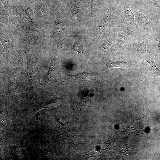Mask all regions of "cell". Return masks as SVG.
I'll use <instances>...</instances> for the list:
<instances>
[{
	"instance_id": "6da1fadb",
	"label": "cell",
	"mask_w": 160,
	"mask_h": 160,
	"mask_svg": "<svg viewBox=\"0 0 160 160\" xmlns=\"http://www.w3.org/2000/svg\"><path fill=\"white\" fill-rule=\"evenodd\" d=\"M111 17V11L109 9L94 31L93 36V40L94 42L96 43L97 42L101 35L106 28Z\"/></svg>"
},
{
	"instance_id": "7a4b0ae2",
	"label": "cell",
	"mask_w": 160,
	"mask_h": 160,
	"mask_svg": "<svg viewBox=\"0 0 160 160\" xmlns=\"http://www.w3.org/2000/svg\"><path fill=\"white\" fill-rule=\"evenodd\" d=\"M64 25L63 22L58 14L56 15V18L54 24L52 36L54 39L58 43L63 41Z\"/></svg>"
},
{
	"instance_id": "3957f363",
	"label": "cell",
	"mask_w": 160,
	"mask_h": 160,
	"mask_svg": "<svg viewBox=\"0 0 160 160\" xmlns=\"http://www.w3.org/2000/svg\"><path fill=\"white\" fill-rule=\"evenodd\" d=\"M98 74L84 72L79 73L76 75H72L71 76L79 84H85L92 81Z\"/></svg>"
},
{
	"instance_id": "277c9868",
	"label": "cell",
	"mask_w": 160,
	"mask_h": 160,
	"mask_svg": "<svg viewBox=\"0 0 160 160\" xmlns=\"http://www.w3.org/2000/svg\"><path fill=\"white\" fill-rule=\"evenodd\" d=\"M96 64L101 65L104 68H106L114 67L126 68H128L129 66V63L128 62L123 61L113 62L109 61L98 63Z\"/></svg>"
},
{
	"instance_id": "5b68a950",
	"label": "cell",
	"mask_w": 160,
	"mask_h": 160,
	"mask_svg": "<svg viewBox=\"0 0 160 160\" xmlns=\"http://www.w3.org/2000/svg\"><path fill=\"white\" fill-rule=\"evenodd\" d=\"M123 17L125 20L132 27H135L134 15L128 6L125 7L123 9Z\"/></svg>"
},
{
	"instance_id": "8992f818",
	"label": "cell",
	"mask_w": 160,
	"mask_h": 160,
	"mask_svg": "<svg viewBox=\"0 0 160 160\" xmlns=\"http://www.w3.org/2000/svg\"><path fill=\"white\" fill-rule=\"evenodd\" d=\"M73 50L75 53L78 55L81 56H86L84 49L83 42L78 36L76 37L73 47Z\"/></svg>"
},
{
	"instance_id": "52a82bcc",
	"label": "cell",
	"mask_w": 160,
	"mask_h": 160,
	"mask_svg": "<svg viewBox=\"0 0 160 160\" xmlns=\"http://www.w3.org/2000/svg\"><path fill=\"white\" fill-rule=\"evenodd\" d=\"M145 66L149 70L160 76V70L157 67L154 60L148 59L145 62Z\"/></svg>"
},
{
	"instance_id": "ba28073f",
	"label": "cell",
	"mask_w": 160,
	"mask_h": 160,
	"mask_svg": "<svg viewBox=\"0 0 160 160\" xmlns=\"http://www.w3.org/2000/svg\"><path fill=\"white\" fill-rule=\"evenodd\" d=\"M137 18L140 23L145 28L148 30L149 23L146 15L143 13H139L137 15Z\"/></svg>"
},
{
	"instance_id": "9c48e42d",
	"label": "cell",
	"mask_w": 160,
	"mask_h": 160,
	"mask_svg": "<svg viewBox=\"0 0 160 160\" xmlns=\"http://www.w3.org/2000/svg\"><path fill=\"white\" fill-rule=\"evenodd\" d=\"M113 42V40L111 37L110 36H105L104 42L102 45L99 47L100 50L105 51L108 49L111 45Z\"/></svg>"
},
{
	"instance_id": "30bf717a",
	"label": "cell",
	"mask_w": 160,
	"mask_h": 160,
	"mask_svg": "<svg viewBox=\"0 0 160 160\" xmlns=\"http://www.w3.org/2000/svg\"><path fill=\"white\" fill-rule=\"evenodd\" d=\"M117 38L118 41L120 43L124 44L128 41L129 36L124 33H119L117 36Z\"/></svg>"
},
{
	"instance_id": "8fae6325",
	"label": "cell",
	"mask_w": 160,
	"mask_h": 160,
	"mask_svg": "<svg viewBox=\"0 0 160 160\" xmlns=\"http://www.w3.org/2000/svg\"><path fill=\"white\" fill-rule=\"evenodd\" d=\"M146 45L142 43H137L135 45V48L136 50L141 52H145L147 51Z\"/></svg>"
},
{
	"instance_id": "7c38bea8",
	"label": "cell",
	"mask_w": 160,
	"mask_h": 160,
	"mask_svg": "<svg viewBox=\"0 0 160 160\" xmlns=\"http://www.w3.org/2000/svg\"><path fill=\"white\" fill-rule=\"evenodd\" d=\"M159 49L160 50V39L159 43Z\"/></svg>"
}]
</instances>
